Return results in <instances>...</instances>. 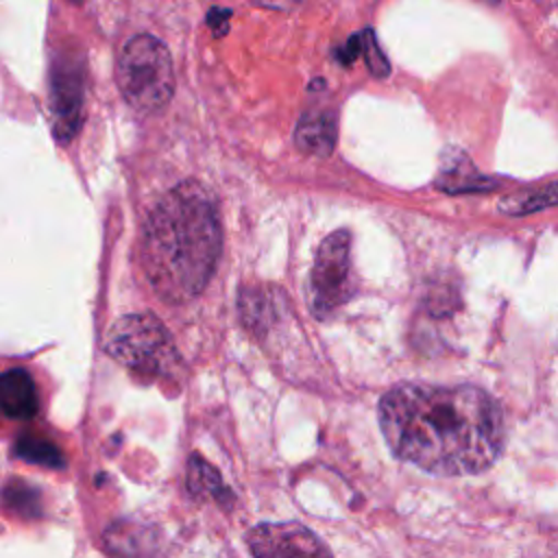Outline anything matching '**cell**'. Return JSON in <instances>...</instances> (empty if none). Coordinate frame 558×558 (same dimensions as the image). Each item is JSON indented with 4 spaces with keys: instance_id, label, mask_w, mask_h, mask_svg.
Listing matches in <instances>:
<instances>
[{
    "instance_id": "cell-1",
    "label": "cell",
    "mask_w": 558,
    "mask_h": 558,
    "mask_svg": "<svg viewBox=\"0 0 558 558\" xmlns=\"http://www.w3.org/2000/svg\"><path fill=\"white\" fill-rule=\"evenodd\" d=\"M379 427L392 453L436 475H475L504 447L499 403L475 386L399 384L379 401Z\"/></svg>"
},
{
    "instance_id": "cell-2",
    "label": "cell",
    "mask_w": 558,
    "mask_h": 558,
    "mask_svg": "<svg viewBox=\"0 0 558 558\" xmlns=\"http://www.w3.org/2000/svg\"><path fill=\"white\" fill-rule=\"evenodd\" d=\"M220 248L222 231L214 198L196 181H183L161 196L146 218L140 262L161 299L185 303L211 279Z\"/></svg>"
},
{
    "instance_id": "cell-3",
    "label": "cell",
    "mask_w": 558,
    "mask_h": 558,
    "mask_svg": "<svg viewBox=\"0 0 558 558\" xmlns=\"http://www.w3.org/2000/svg\"><path fill=\"white\" fill-rule=\"evenodd\" d=\"M124 100L142 116H155L174 96V65L166 44L148 33L131 37L116 65Z\"/></svg>"
},
{
    "instance_id": "cell-4",
    "label": "cell",
    "mask_w": 558,
    "mask_h": 558,
    "mask_svg": "<svg viewBox=\"0 0 558 558\" xmlns=\"http://www.w3.org/2000/svg\"><path fill=\"white\" fill-rule=\"evenodd\" d=\"M105 351L122 366L142 375H172L181 355L166 325L153 314H126L107 336Z\"/></svg>"
},
{
    "instance_id": "cell-5",
    "label": "cell",
    "mask_w": 558,
    "mask_h": 558,
    "mask_svg": "<svg viewBox=\"0 0 558 558\" xmlns=\"http://www.w3.org/2000/svg\"><path fill=\"white\" fill-rule=\"evenodd\" d=\"M355 292L351 272V233L338 229L329 233L314 257L310 272V307L316 318H329Z\"/></svg>"
},
{
    "instance_id": "cell-6",
    "label": "cell",
    "mask_w": 558,
    "mask_h": 558,
    "mask_svg": "<svg viewBox=\"0 0 558 558\" xmlns=\"http://www.w3.org/2000/svg\"><path fill=\"white\" fill-rule=\"evenodd\" d=\"M246 545L255 558H333L310 527L294 521L259 523L248 530Z\"/></svg>"
},
{
    "instance_id": "cell-7",
    "label": "cell",
    "mask_w": 558,
    "mask_h": 558,
    "mask_svg": "<svg viewBox=\"0 0 558 558\" xmlns=\"http://www.w3.org/2000/svg\"><path fill=\"white\" fill-rule=\"evenodd\" d=\"M52 116L54 133L61 142H68L76 135L83 120V98H85V78L81 65L72 61L57 65L52 72Z\"/></svg>"
},
{
    "instance_id": "cell-8",
    "label": "cell",
    "mask_w": 558,
    "mask_h": 558,
    "mask_svg": "<svg viewBox=\"0 0 558 558\" xmlns=\"http://www.w3.org/2000/svg\"><path fill=\"white\" fill-rule=\"evenodd\" d=\"M0 410L15 421H28L39 412V395L33 377L22 368L0 375Z\"/></svg>"
},
{
    "instance_id": "cell-9",
    "label": "cell",
    "mask_w": 558,
    "mask_h": 558,
    "mask_svg": "<svg viewBox=\"0 0 558 558\" xmlns=\"http://www.w3.org/2000/svg\"><path fill=\"white\" fill-rule=\"evenodd\" d=\"M336 118L329 111H314L299 120L294 144L305 155L327 157L336 146Z\"/></svg>"
},
{
    "instance_id": "cell-10",
    "label": "cell",
    "mask_w": 558,
    "mask_h": 558,
    "mask_svg": "<svg viewBox=\"0 0 558 558\" xmlns=\"http://www.w3.org/2000/svg\"><path fill=\"white\" fill-rule=\"evenodd\" d=\"M497 185L495 179H488L480 174L464 155H458L453 163H442L438 177H436V187L447 192V194H462V192H486Z\"/></svg>"
},
{
    "instance_id": "cell-11",
    "label": "cell",
    "mask_w": 558,
    "mask_h": 558,
    "mask_svg": "<svg viewBox=\"0 0 558 558\" xmlns=\"http://www.w3.org/2000/svg\"><path fill=\"white\" fill-rule=\"evenodd\" d=\"M187 488L192 495L196 497H211L216 501H220L222 506H227L231 501V493L229 488L222 484L218 471L207 464L203 458L192 456L190 464H187Z\"/></svg>"
},
{
    "instance_id": "cell-12",
    "label": "cell",
    "mask_w": 558,
    "mask_h": 558,
    "mask_svg": "<svg viewBox=\"0 0 558 558\" xmlns=\"http://www.w3.org/2000/svg\"><path fill=\"white\" fill-rule=\"evenodd\" d=\"M15 456H20L22 460L26 462H33V464H41V466H50V469H61L63 466V453L61 449L41 438V436H35V434H24L15 440V447H13Z\"/></svg>"
},
{
    "instance_id": "cell-13",
    "label": "cell",
    "mask_w": 558,
    "mask_h": 558,
    "mask_svg": "<svg viewBox=\"0 0 558 558\" xmlns=\"http://www.w3.org/2000/svg\"><path fill=\"white\" fill-rule=\"evenodd\" d=\"M554 205H558V183L545 185V187L534 190V192L506 196L499 203V211H504L508 216H523V214L541 211V209L554 207Z\"/></svg>"
},
{
    "instance_id": "cell-14",
    "label": "cell",
    "mask_w": 558,
    "mask_h": 558,
    "mask_svg": "<svg viewBox=\"0 0 558 558\" xmlns=\"http://www.w3.org/2000/svg\"><path fill=\"white\" fill-rule=\"evenodd\" d=\"M2 501L7 504V508H11L17 514H37V490H33L31 486H26L24 482H9L2 488Z\"/></svg>"
},
{
    "instance_id": "cell-15",
    "label": "cell",
    "mask_w": 558,
    "mask_h": 558,
    "mask_svg": "<svg viewBox=\"0 0 558 558\" xmlns=\"http://www.w3.org/2000/svg\"><path fill=\"white\" fill-rule=\"evenodd\" d=\"M360 39H362V54H364V59H366L368 70H371L375 76H379V78L386 76L388 70H390V63H388L386 54L381 52L375 33H373L371 28H366V31L360 33Z\"/></svg>"
},
{
    "instance_id": "cell-16",
    "label": "cell",
    "mask_w": 558,
    "mask_h": 558,
    "mask_svg": "<svg viewBox=\"0 0 558 558\" xmlns=\"http://www.w3.org/2000/svg\"><path fill=\"white\" fill-rule=\"evenodd\" d=\"M360 52H362V39H360V35H353V37L338 50V59H340L344 65H351V63L357 59Z\"/></svg>"
},
{
    "instance_id": "cell-17",
    "label": "cell",
    "mask_w": 558,
    "mask_h": 558,
    "mask_svg": "<svg viewBox=\"0 0 558 558\" xmlns=\"http://www.w3.org/2000/svg\"><path fill=\"white\" fill-rule=\"evenodd\" d=\"M484 2H488V4H497L499 0H484Z\"/></svg>"
},
{
    "instance_id": "cell-18",
    "label": "cell",
    "mask_w": 558,
    "mask_h": 558,
    "mask_svg": "<svg viewBox=\"0 0 558 558\" xmlns=\"http://www.w3.org/2000/svg\"><path fill=\"white\" fill-rule=\"evenodd\" d=\"M74 2H78V0H74Z\"/></svg>"
}]
</instances>
